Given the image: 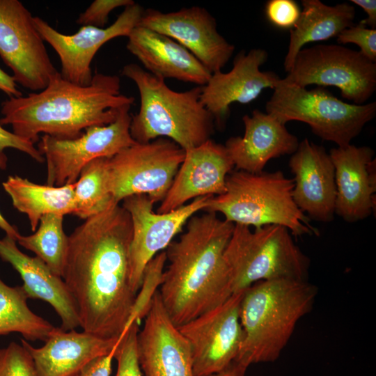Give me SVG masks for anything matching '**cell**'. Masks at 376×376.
<instances>
[{
  "label": "cell",
  "mask_w": 376,
  "mask_h": 376,
  "mask_svg": "<svg viewBox=\"0 0 376 376\" xmlns=\"http://www.w3.org/2000/svg\"><path fill=\"white\" fill-rule=\"evenodd\" d=\"M166 262V255L165 251H163L157 253L146 265L123 335L132 323H139L147 315L155 295L161 285Z\"/></svg>",
  "instance_id": "obj_31"
},
{
  "label": "cell",
  "mask_w": 376,
  "mask_h": 376,
  "mask_svg": "<svg viewBox=\"0 0 376 376\" xmlns=\"http://www.w3.org/2000/svg\"><path fill=\"white\" fill-rule=\"evenodd\" d=\"M139 24L178 42L212 74L221 70L235 51L219 33L215 18L203 7L170 13L145 9Z\"/></svg>",
  "instance_id": "obj_16"
},
{
  "label": "cell",
  "mask_w": 376,
  "mask_h": 376,
  "mask_svg": "<svg viewBox=\"0 0 376 376\" xmlns=\"http://www.w3.org/2000/svg\"><path fill=\"white\" fill-rule=\"evenodd\" d=\"M127 49L150 74L203 86L212 73L172 38L138 24L127 37Z\"/></svg>",
  "instance_id": "obj_24"
},
{
  "label": "cell",
  "mask_w": 376,
  "mask_h": 376,
  "mask_svg": "<svg viewBox=\"0 0 376 376\" xmlns=\"http://www.w3.org/2000/svg\"><path fill=\"white\" fill-rule=\"evenodd\" d=\"M134 98L120 93V79L95 73L91 84L79 86L64 79L60 72L42 91L2 102L0 124L10 125L17 136L38 142L39 135L73 139L87 128L113 123Z\"/></svg>",
  "instance_id": "obj_3"
},
{
  "label": "cell",
  "mask_w": 376,
  "mask_h": 376,
  "mask_svg": "<svg viewBox=\"0 0 376 376\" xmlns=\"http://www.w3.org/2000/svg\"><path fill=\"white\" fill-rule=\"evenodd\" d=\"M137 334L139 361L145 376H194L189 343L171 320L159 290Z\"/></svg>",
  "instance_id": "obj_18"
},
{
  "label": "cell",
  "mask_w": 376,
  "mask_h": 376,
  "mask_svg": "<svg viewBox=\"0 0 376 376\" xmlns=\"http://www.w3.org/2000/svg\"><path fill=\"white\" fill-rule=\"evenodd\" d=\"M210 196L196 198L189 203L164 213L155 212V203L145 194L130 196L122 201V206L129 213L132 226L130 283L136 294L148 263L168 247L192 216L205 209Z\"/></svg>",
  "instance_id": "obj_14"
},
{
  "label": "cell",
  "mask_w": 376,
  "mask_h": 376,
  "mask_svg": "<svg viewBox=\"0 0 376 376\" xmlns=\"http://www.w3.org/2000/svg\"><path fill=\"white\" fill-rule=\"evenodd\" d=\"M135 2L132 0H95L77 19V24L104 28L110 13L119 7H127Z\"/></svg>",
  "instance_id": "obj_35"
},
{
  "label": "cell",
  "mask_w": 376,
  "mask_h": 376,
  "mask_svg": "<svg viewBox=\"0 0 376 376\" xmlns=\"http://www.w3.org/2000/svg\"><path fill=\"white\" fill-rule=\"evenodd\" d=\"M22 286L11 287L0 279V336L18 333L25 340L45 341L56 327L28 306Z\"/></svg>",
  "instance_id": "obj_28"
},
{
  "label": "cell",
  "mask_w": 376,
  "mask_h": 376,
  "mask_svg": "<svg viewBox=\"0 0 376 376\" xmlns=\"http://www.w3.org/2000/svg\"><path fill=\"white\" fill-rule=\"evenodd\" d=\"M130 107H123L113 123L90 127L76 139H58L44 134L37 148L47 162V185L61 187L75 183L91 161L110 159L135 144L130 130Z\"/></svg>",
  "instance_id": "obj_11"
},
{
  "label": "cell",
  "mask_w": 376,
  "mask_h": 376,
  "mask_svg": "<svg viewBox=\"0 0 376 376\" xmlns=\"http://www.w3.org/2000/svg\"><path fill=\"white\" fill-rule=\"evenodd\" d=\"M234 167L225 146L211 139L185 150L184 159L157 212L174 210L198 197L224 194L226 178Z\"/></svg>",
  "instance_id": "obj_19"
},
{
  "label": "cell",
  "mask_w": 376,
  "mask_h": 376,
  "mask_svg": "<svg viewBox=\"0 0 376 376\" xmlns=\"http://www.w3.org/2000/svg\"><path fill=\"white\" fill-rule=\"evenodd\" d=\"M0 91L10 97H20L22 93L17 88V84L13 77L0 68Z\"/></svg>",
  "instance_id": "obj_41"
},
{
  "label": "cell",
  "mask_w": 376,
  "mask_h": 376,
  "mask_svg": "<svg viewBox=\"0 0 376 376\" xmlns=\"http://www.w3.org/2000/svg\"><path fill=\"white\" fill-rule=\"evenodd\" d=\"M63 217L47 214L41 217L34 233L22 235L17 242L33 252L56 275L62 278L68 249V236L63 230Z\"/></svg>",
  "instance_id": "obj_29"
},
{
  "label": "cell",
  "mask_w": 376,
  "mask_h": 376,
  "mask_svg": "<svg viewBox=\"0 0 376 376\" xmlns=\"http://www.w3.org/2000/svg\"><path fill=\"white\" fill-rule=\"evenodd\" d=\"M185 155L173 141L157 138L136 143L109 159V187L113 200L147 195L155 203L169 191Z\"/></svg>",
  "instance_id": "obj_10"
},
{
  "label": "cell",
  "mask_w": 376,
  "mask_h": 376,
  "mask_svg": "<svg viewBox=\"0 0 376 376\" xmlns=\"http://www.w3.org/2000/svg\"><path fill=\"white\" fill-rule=\"evenodd\" d=\"M329 154L335 169V214L349 223L367 218L375 207L374 150L350 144L332 148Z\"/></svg>",
  "instance_id": "obj_21"
},
{
  "label": "cell",
  "mask_w": 376,
  "mask_h": 376,
  "mask_svg": "<svg viewBox=\"0 0 376 376\" xmlns=\"http://www.w3.org/2000/svg\"><path fill=\"white\" fill-rule=\"evenodd\" d=\"M13 207L25 214L35 232L41 217L47 214L65 216L75 211V183L61 187L34 183L19 175H9L2 182Z\"/></svg>",
  "instance_id": "obj_27"
},
{
  "label": "cell",
  "mask_w": 376,
  "mask_h": 376,
  "mask_svg": "<svg viewBox=\"0 0 376 376\" xmlns=\"http://www.w3.org/2000/svg\"><path fill=\"white\" fill-rule=\"evenodd\" d=\"M301 13L298 4L293 0H269L265 5L267 19L274 26L292 29Z\"/></svg>",
  "instance_id": "obj_36"
},
{
  "label": "cell",
  "mask_w": 376,
  "mask_h": 376,
  "mask_svg": "<svg viewBox=\"0 0 376 376\" xmlns=\"http://www.w3.org/2000/svg\"><path fill=\"white\" fill-rule=\"evenodd\" d=\"M242 121L244 135L231 136L224 145L237 170L259 173L270 159L297 150V137L274 116L255 109Z\"/></svg>",
  "instance_id": "obj_22"
},
{
  "label": "cell",
  "mask_w": 376,
  "mask_h": 376,
  "mask_svg": "<svg viewBox=\"0 0 376 376\" xmlns=\"http://www.w3.org/2000/svg\"><path fill=\"white\" fill-rule=\"evenodd\" d=\"M292 236L279 225L252 230L249 226L234 224L224 253L233 294L261 281L308 280L310 259Z\"/></svg>",
  "instance_id": "obj_7"
},
{
  "label": "cell",
  "mask_w": 376,
  "mask_h": 376,
  "mask_svg": "<svg viewBox=\"0 0 376 376\" xmlns=\"http://www.w3.org/2000/svg\"><path fill=\"white\" fill-rule=\"evenodd\" d=\"M8 157L3 151L0 152V170H5L7 167ZM0 228L6 233V235L17 241L20 233L18 229L11 225L0 212Z\"/></svg>",
  "instance_id": "obj_40"
},
{
  "label": "cell",
  "mask_w": 376,
  "mask_h": 376,
  "mask_svg": "<svg viewBox=\"0 0 376 376\" xmlns=\"http://www.w3.org/2000/svg\"><path fill=\"white\" fill-rule=\"evenodd\" d=\"M131 218L119 203L86 219L68 236L62 278L84 331L120 339L136 297L130 283Z\"/></svg>",
  "instance_id": "obj_1"
},
{
  "label": "cell",
  "mask_w": 376,
  "mask_h": 376,
  "mask_svg": "<svg viewBox=\"0 0 376 376\" xmlns=\"http://www.w3.org/2000/svg\"><path fill=\"white\" fill-rule=\"evenodd\" d=\"M74 215L86 219L115 202L109 187V158L95 159L81 170L75 187Z\"/></svg>",
  "instance_id": "obj_30"
},
{
  "label": "cell",
  "mask_w": 376,
  "mask_h": 376,
  "mask_svg": "<svg viewBox=\"0 0 376 376\" xmlns=\"http://www.w3.org/2000/svg\"><path fill=\"white\" fill-rule=\"evenodd\" d=\"M116 347L109 354L100 357L93 361L77 376H110L111 363L114 358Z\"/></svg>",
  "instance_id": "obj_38"
},
{
  "label": "cell",
  "mask_w": 376,
  "mask_h": 376,
  "mask_svg": "<svg viewBox=\"0 0 376 376\" xmlns=\"http://www.w3.org/2000/svg\"><path fill=\"white\" fill-rule=\"evenodd\" d=\"M339 44L354 43L370 61L376 62V29L366 27L360 22L342 31L337 36Z\"/></svg>",
  "instance_id": "obj_34"
},
{
  "label": "cell",
  "mask_w": 376,
  "mask_h": 376,
  "mask_svg": "<svg viewBox=\"0 0 376 376\" xmlns=\"http://www.w3.org/2000/svg\"><path fill=\"white\" fill-rule=\"evenodd\" d=\"M244 291L178 327L191 347L194 376L218 373L235 361L244 338L240 319Z\"/></svg>",
  "instance_id": "obj_13"
},
{
  "label": "cell",
  "mask_w": 376,
  "mask_h": 376,
  "mask_svg": "<svg viewBox=\"0 0 376 376\" xmlns=\"http://www.w3.org/2000/svg\"><path fill=\"white\" fill-rule=\"evenodd\" d=\"M138 332L139 323L134 322L120 338L114 354L118 363L116 376H142L137 352Z\"/></svg>",
  "instance_id": "obj_33"
},
{
  "label": "cell",
  "mask_w": 376,
  "mask_h": 376,
  "mask_svg": "<svg viewBox=\"0 0 376 376\" xmlns=\"http://www.w3.org/2000/svg\"><path fill=\"white\" fill-rule=\"evenodd\" d=\"M0 56L16 84L38 92L59 72L52 63L33 16L18 0H0Z\"/></svg>",
  "instance_id": "obj_12"
},
{
  "label": "cell",
  "mask_w": 376,
  "mask_h": 376,
  "mask_svg": "<svg viewBox=\"0 0 376 376\" xmlns=\"http://www.w3.org/2000/svg\"><path fill=\"white\" fill-rule=\"evenodd\" d=\"M7 148L21 151L40 163L45 161L34 143L17 136L13 132L4 129L0 124V152Z\"/></svg>",
  "instance_id": "obj_37"
},
{
  "label": "cell",
  "mask_w": 376,
  "mask_h": 376,
  "mask_svg": "<svg viewBox=\"0 0 376 376\" xmlns=\"http://www.w3.org/2000/svg\"><path fill=\"white\" fill-rule=\"evenodd\" d=\"M301 5L299 17L290 29L289 45L283 63L287 72L304 45L337 37L354 24L355 18V8L345 2L331 6L319 0H302Z\"/></svg>",
  "instance_id": "obj_26"
},
{
  "label": "cell",
  "mask_w": 376,
  "mask_h": 376,
  "mask_svg": "<svg viewBox=\"0 0 376 376\" xmlns=\"http://www.w3.org/2000/svg\"><path fill=\"white\" fill-rule=\"evenodd\" d=\"M119 342L120 339L57 327L41 347L21 339L33 358L38 376H77L93 361L112 352Z\"/></svg>",
  "instance_id": "obj_23"
},
{
  "label": "cell",
  "mask_w": 376,
  "mask_h": 376,
  "mask_svg": "<svg viewBox=\"0 0 376 376\" xmlns=\"http://www.w3.org/2000/svg\"><path fill=\"white\" fill-rule=\"evenodd\" d=\"M318 292L308 280L261 281L247 288L240 306L244 338L235 362L247 368L277 360Z\"/></svg>",
  "instance_id": "obj_4"
},
{
  "label": "cell",
  "mask_w": 376,
  "mask_h": 376,
  "mask_svg": "<svg viewBox=\"0 0 376 376\" xmlns=\"http://www.w3.org/2000/svg\"><path fill=\"white\" fill-rule=\"evenodd\" d=\"M247 368L236 362H233L225 370L210 376H244Z\"/></svg>",
  "instance_id": "obj_42"
},
{
  "label": "cell",
  "mask_w": 376,
  "mask_h": 376,
  "mask_svg": "<svg viewBox=\"0 0 376 376\" xmlns=\"http://www.w3.org/2000/svg\"><path fill=\"white\" fill-rule=\"evenodd\" d=\"M0 376H38L33 358L21 343L0 348Z\"/></svg>",
  "instance_id": "obj_32"
},
{
  "label": "cell",
  "mask_w": 376,
  "mask_h": 376,
  "mask_svg": "<svg viewBox=\"0 0 376 376\" xmlns=\"http://www.w3.org/2000/svg\"><path fill=\"white\" fill-rule=\"evenodd\" d=\"M267 56V52L261 48H253L249 52L241 50L235 56L229 72L212 73L202 86L201 101L217 127L222 128L225 125L231 104H249L264 89H274L277 86L281 79L278 75L260 70Z\"/></svg>",
  "instance_id": "obj_17"
},
{
  "label": "cell",
  "mask_w": 376,
  "mask_h": 376,
  "mask_svg": "<svg viewBox=\"0 0 376 376\" xmlns=\"http://www.w3.org/2000/svg\"><path fill=\"white\" fill-rule=\"evenodd\" d=\"M0 258L19 274L28 298L41 299L52 306L61 320V329L69 331L79 326L75 302L64 281L41 259L21 251L17 241L7 235L0 239Z\"/></svg>",
  "instance_id": "obj_25"
},
{
  "label": "cell",
  "mask_w": 376,
  "mask_h": 376,
  "mask_svg": "<svg viewBox=\"0 0 376 376\" xmlns=\"http://www.w3.org/2000/svg\"><path fill=\"white\" fill-rule=\"evenodd\" d=\"M226 187L224 194L208 198L205 212L221 213L234 224L255 228L274 224L287 228L296 237L320 235L293 200V180L281 171H231Z\"/></svg>",
  "instance_id": "obj_6"
},
{
  "label": "cell",
  "mask_w": 376,
  "mask_h": 376,
  "mask_svg": "<svg viewBox=\"0 0 376 376\" xmlns=\"http://www.w3.org/2000/svg\"><path fill=\"white\" fill-rule=\"evenodd\" d=\"M351 2L362 8L367 14V18L360 22L366 27L376 28V1L375 0H351Z\"/></svg>",
  "instance_id": "obj_39"
},
{
  "label": "cell",
  "mask_w": 376,
  "mask_h": 376,
  "mask_svg": "<svg viewBox=\"0 0 376 376\" xmlns=\"http://www.w3.org/2000/svg\"><path fill=\"white\" fill-rule=\"evenodd\" d=\"M284 84L301 88L334 86L342 97L363 104L376 90V63L359 51L337 45H316L297 54Z\"/></svg>",
  "instance_id": "obj_9"
},
{
  "label": "cell",
  "mask_w": 376,
  "mask_h": 376,
  "mask_svg": "<svg viewBox=\"0 0 376 376\" xmlns=\"http://www.w3.org/2000/svg\"><path fill=\"white\" fill-rule=\"evenodd\" d=\"M185 226L180 238L166 249L169 265L159 288L162 304L177 327L233 295L224 253L234 224L205 212L192 216Z\"/></svg>",
  "instance_id": "obj_2"
},
{
  "label": "cell",
  "mask_w": 376,
  "mask_h": 376,
  "mask_svg": "<svg viewBox=\"0 0 376 376\" xmlns=\"http://www.w3.org/2000/svg\"><path fill=\"white\" fill-rule=\"evenodd\" d=\"M293 200L311 220L330 222L335 214V169L325 148L305 138L292 155Z\"/></svg>",
  "instance_id": "obj_20"
},
{
  "label": "cell",
  "mask_w": 376,
  "mask_h": 376,
  "mask_svg": "<svg viewBox=\"0 0 376 376\" xmlns=\"http://www.w3.org/2000/svg\"><path fill=\"white\" fill-rule=\"evenodd\" d=\"M266 113L285 124L297 120L308 124L320 139L338 147L351 144L376 114V102H345L324 87L308 90L279 80L267 102Z\"/></svg>",
  "instance_id": "obj_8"
},
{
  "label": "cell",
  "mask_w": 376,
  "mask_h": 376,
  "mask_svg": "<svg viewBox=\"0 0 376 376\" xmlns=\"http://www.w3.org/2000/svg\"><path fill=\"white\" fill-rule=\"evenodd\" d=\"M121 74L136 84L140 108L131 116L130 134L137 143L169 139L185 150L210 139L214 120L201 101L202 86L175 91L136 63L123 66Z\"/></svg>",
  "instance_id": "obj_5"
},
{
  "label": "cell",
  "mask_w": 376,
  "mask_h": 376,
  "mask_svg": "<svg viewBox=\"0 0 376 376\" xmlns=\"http://www.w3.org/2000/svg\"><path fill=\"white\" fill-rule=\"evenodd\" d=\"M144 8L137 3L125 7L116 21L106 28L83 26L77 33L66 35L39 17H33L41 37L53 48L61 64V77L73 84L88 86L93 75L91 62L100 47L110 40L128 37L141 20Z\"/></svg>",
  "instance_id": "obj_15"
}]
</instances>
